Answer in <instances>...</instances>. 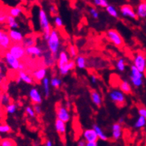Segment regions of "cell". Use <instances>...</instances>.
Segmentation results:
<instances>
[{"mask_svg":"<svg viewBox=\"0 0 146 146\" xmlns=\"http://www.w3.org/2000/svg\"><path fill=\"white\" fill-rule=\"evenodd\" d=\"M47 46L48 51L57 58L61 48V37L57 29H52L50 36L47 40Z\"/></svg>","mask_w":146,"mask_h":146,"instance_id":"cell-1","label":"cell"},{"mask_svg":"<svg viewBox=\"0 0 146 146\" xmlns=\"http://www.w3.org/2000/svg\"><path fill=\"white\" fill-rule=\"evenodd\" d=\"M38 14H39V25H40L41 31H42L43 38H44V40L47 41L50 36V32L52 31L50 21H49L46 11H44L43 8L39 9Z\"/></svg>","mask_w":146,"mask_h":146,"instance_id":"cell-2","label":"cell"},{"mask_svg":"<svg viewBox=\"0 0 146 146\" xmlns=\"http://www.w3.org/2000/svg\"><path fill=\"white\" fill-rule=\"evenodd\" d=\"M143 78H144V73L139 71L134 65H132L130 68L129 74L130 82L131 85H133L136 88L142 87L144 83Z\"/></svg>","mask_w":146,"mask_h":146,"instance_id":"cell-3","label":"cell"},{"mask_svg":"<svg viewBox=\"0 0 146 146\" xmlns=\"http://www.w3.org/2000/svg\"><path fill=\"white\" fill-rule=\"evenodd\" d=\"M108 96L110 100L119 108H122L126 105V96L124 93L119 88H113L109 91Z\"/></svg>","mask_w":146,"mask_h":146,"instance_id":"cell-4","label":"cell"},{"mask_svg":"<svg viewBox=\"0 0 146 146\" xmlns=\"http://www.w3.org/2000/svg\"><path fill=\"white\" fill-rule=\"evenodd\" d=\"M106 38L110 42L117 48H122L124 45V39L119 32L116 29H109L106 32Z\"/></svg>","mask_w":146,"mask_h":146,"instance_id":"cell-5","label":"cell"},{"mask_svg":"<svg viewBox=\"0 0 146 146\" xmlns=\"http://www.w3.org/2000/svg\"><path fill=\"white\" fill-rule=\"evenodd\" d=\"M133 65L139 71L144 73L146 70V55L143 52L139 51L134 55L133 59Z\"/></svg>","mask_w":146,"mask_h":146,"instance_id":"cell-6","label":"cell"},{"mask_svg":"<svg viewBox=\"0 0 146 146\" xmlns=\"http://www.w3.org/2000/svg\"><path fill=\"white\" fill-rule=\"evenodd\" d=\"M8 51L19 60L22 59L26 56L25 48L20 43H14L11 44L8 49Z\"/></svg>","mask_w":146,"mask_h":146,"instance_id":"cell-7","label":"cell"},{"mask_svg":"<svg viewBox=\"0 0 146 146\" xmlns=\"http://www.w3.org/2000/svg\"><path fill=\"white\" fill-rule=\"evenodd\" d=\"M56 119L63 121L64 122L67 123L70 120V113L68 109L63 106L62 104H58L56 108Z\"/></svg>","mask_w":146,"mask_h":146,"instance_id":"cell-8","label":"cell"},{"mask_svg":"<svg viewBox=\"0 0 146 146\" xmlns=\"http://www.w3.org/2000/svg\"><path fill=\"white\" fill-rule=\"evenodd\" d=\"M119 11H120L121 15L123 17L131 19H138L135 10L131 5L125 4V5L121 6Z\"/></svg>","mask_w":146,"mask_h":146,"instance_id":"cell-9","label":"cell"},{"mask_svg":"<svg viewBox=\"0 0 146 146\" xmlns=\"http://www.w3.org/2000/svg\"><path fill=\"white\" fill-rule=\"evenodd\" d=\"M4 59H5L6 64L9 66L10 68L14 70H19V68L21 64L20 60L15 58L12 54H10L9 51H7L5 54Z\"/></svg>","mask_w":146,"mask_h":146,"instance_id":"cell-10","label":"cell"},{"mask_svg":"<svg viewBox=\"0 0 146 146\" xmlns=\"http://www.w3.org/2000/svg\"><path fill=\"white\" fill-rule=\"evenodd\" d=\"M28 96H29L31 102H33V104H39V105H41V103L42 102V96L40 91L37 88L33 87L30 89Z\"/></svg>","mask_w":146,"mask_h":146,"instance_id":"cell-11","label":"cell"},{"mask_svg":"<svg viewBox=\"0 0 146 146\" xmlns=\"http://www.w3.org/2000/svg\"><path fill=\"white\" fill-rule=\"evenodd\" d=\"M122 137V125L114 122L111 126V138L114 141H118Z\"/></svg>","mask_w":146,"mask_h":146,"instance_id":"cell-12","label":"cell"},{"mask_svg":"<svg viewBox=\"0 0 146 146\" xmlns=\"http://www.w3.org/2000/svg\"><path fill=\"white\" fill-rule=\"evenodd\" d=\"M82 139H85L86 143H94V142H97L99 138L96 131L92 128L84 130L82 133Z\"/></svg>","mask_w":146,"mask_h":146,"instance_id":"cell-13","label":"cell"},{"mask_svg":"<svg viewBox=\"0 0 146 146\" xmlns=\"http://www.w3.org/2000/svg\"><path fill=\"white\" fill-rule=\"evenodd\" d=\"M11 40L7 32L0 30V48L4 50H8L11 45Z\"/></svg>","mask_w":146,"mask_h":146,"instance_id":"cell-14","label":"cell"},{"mask_svg":"<svg viewBox=\"0 0 146 146\" xmlns=\"http://www.w3.org/2000/svg\"><path fill=\"white\" fill-rule=\"evenodd\" d=\"M11 42L13 43H21L24 39L25 36L23 33L18 29H10L7 32Z\"/></svg>","mask_w":146,"mask_h":146,"instance_id":"cell-15","label":"cell"},{"mask_svg":"<svg viewBox=\"0 0 146 146\" xmlns=\"http://www.w3.org/2000/svg\"><path fill=\"white\" fill-rule=\"evenodd\" d=\"M70 56L68 55V53L65 50H60L58 54L57 59H56V65H57V68H61L67 63H68L70 61Z\"/></svg>","mask_w":146,"mask_h":146,"instance_id":"cell-16","label":"cell"},{"mask_svg":"<svg viewBox=\"0 0 146 146\" xmlns=\"http://www.w3.org/2000/svg\"><path fill=\"white\" fill-rule=\"evenodd\" d=\"M26 55L30 56L31 57H40L44 54L42 48L37 45H33L31 47L25 48Z\"/></svg>","mask_w":146,"mask_h":146,"instance_id":"cell-17","label":"cell"},{"mask_svg":"<svg viewBox=\"0 0 146 146\" xmlns=\"http://www.w3.org/2000/svg\"><path fill=\"white\" fill-rule=\"evenodd\" d=\"M90 97L92 101L93 104L96 107H101L102 105V98L100 92L96 91V90H91L90 91Z\"/></svg>","mask_w":146,"mask_h":146,"instance_id":"cell-18","label":"cell"},{"mask_svg":"<svg viewBox=\"0 0 146 146\" xmlns=\"http://www.w3.org/2000/svg\"><path fill=\"white\" fill-rule=\"evenodd\" d=\"M75 68H76L75 61L73 60V59H70L68 63H67L66 65L62 67L61 68L58 69V71H59V74L61 76H67L69 74V72L74 70Z\"/></svg>","mask_w":146,"mask_h":146,"instance_id":"cell-19","label":"cell"},{"mask_svg":"<svg viewBox=\"0 0 146 146\" xmlns=\"http://www.w3.org/2000/svg\"><path fill=\"white\" fill-rule=\"evenodd\" d=\"M47 74H48L47 68L43 67L34 70L32 74V77L36 82H42L44 78L47 77Z\"/></svg>","mask_w":146,"mask_h":146,"instance_id":"cell-20","label":"cell"},{"mask_svg":"<svg viewBox=\"0 0 146 146\" xmlns=\"http://www.w3.org/2000/svg\"><path fill=\"white\" fill-rule=\"evenodd\" d=\"M136 13L138 18L146 19V1L142 0L136 7Z\"/></svg>","mask_w":146,"mask_h":146,"instance_id":"cell-21","label":"cell"},{"mask_svg":"<svg viewBox=\"0 0 146 146\" xmlns=\"http://www.w3.org/2000/svg\"><path fill=\"white\" fill-rule=\"evenodd\" d=\"M54 127H55V130L59 136L62 137V136L65 135L67 131V125L65 122L56 119L55 120V123H54Z\"/></svg>","mask_w":146,"mask_h":146,"instance_id":"cell-22","label":"cell"},{"mask_svg":"<svg viewBox=\"0 0 146 146\" xmlns=\"http://www.w3.org/2000/svg\"><path fill=\"white\" fill-rule=\"evenodd\" d=\"M119 89L125 94H131L132 93V85L130 82L126 80H122L119 83Z\"/></svg>","mask_w":146,"mask_h":146,"instance_id":"cell-23","label":"cell"},{"mask_svg":"<svg viewBox=\"0 0 146 146\" xmlns=\"http://www.w3.org/2000/svg\"><path fill=\"white\" fill-rule=\"evenodd\" d=\"M18 76L20 78L21 81L28 84V85H33L34 83L33 78L31 76H30L29 74L25 72V70H19Z\"/></svg>","mask_w":146,"mask_h":146,"instance_id":"cell-24","label":"cell"},{"mask_svg":"<svg viewBox=\"0 0 146 146\" xmlns=\"http://www.w3.org/2000/svg\"><path fill=\"white\" fill-rule=\"evenodd\" d=\"M76 67L80 70H85L87 68V59L82 55H78L75 58Z\"/></svg>","mask_w":146,"mask_h":146,"instance_id":"cell-25","label":"cell"},{"mask_svg":"<svg viewBox=\"0 0 146 146\" xmlns=\"http://www.w3.org/2000/svg\"><path fill=\"white\" fill-rule=\"evenodd\" d=\"M93 128L96 131V134H97V137H98L99 139L102 141H107L108 139V137L107 136L105 131H104L102 128L100 127L99 125L97 124H94L93 125Z\"/></svg>","mask_w":146,"mask_h":146,"instance_id":"cell-26","label":"cell"},{"mask_svg":"<svg viewBox=\"0 0 146 146\" xmlns=\"http://www.w3.org/2000/svg\"><path fill=\"white\" fill-rule=\"evenodd\" d=\"M43 56H44V63L47 66H53L57 59V58L54 56L49 51L44 53Z\"/></svg>","mask_w":146,"mask_h":146,"instance_id":"cell-27","label":"cell"},{"mask_svg":"<svg viewBox=\"0 0 146 146\" xmlns=\"http://www.w3.org/2000/svg\"><path fill=\"white\" fill-rule=\"evenodd\" d=\"M42 89L44 97L45 98H48L50 94V84L49 78H44V80L42 81Z\"/></svg>","mask_w":146,"mask_h":146,"instance_id":"cell-28","label":"cell"},{"mask_svg":"<svg viewBox=\"0 0 146 146\" xmlns=\"http://www.w3.org/2000/svg\"><path fill=\"white\" fill-rule=\"evenodd\" d=\"M6 24L8 26L10 29H18L19 28V25L18 22L17 21L16 18L11 17L8 15L7 17V20H6Z\"/></svg>","mask_w":146,"mask_h":146,"instance_id":"cell-29","label":"cell"},{"mask_svg":"<svg viewBox=\"0 0 146 146\" xmlns=\"http://www.w3.org/2000/svg\"><path fill=\"white\" fill-rule=\"evenodd\" d=\"M7 13L8 15L11 16V17H14V18H17V17H20L21 14L22 13V9L20 7H10L9 9L7 10Z\"/></svg>","mask_w":146,"mask_h":146,"instance_id":"cell-30","label":"cell"},{"mask_svg":"<svg viewBox=\"0 0 146 146\" xmlns=\"http://www.w3.org/2000/svg\"><path fill=\"white\" fill-rule=\"evenodd\" d=\"M106 11L108 13V14L111 16V17L113 18H118L119 16V13L118 11L116 8V7L112 5H108L107 7H106Z\"/></svg>","mask_w":146,"mask_h":146,"instance_id":"cell-31","label":"cell"},{"mask_svg":"<svg viewBox=\"0 0 146 146\" xmlns=\"http://www.w3.org/2000/svg\"><path fill=\"white\" fill-rule=\"evenodd\" d=\"M18 109V106L14 102H11L6 106H5V110L7 114H14Z\"/></svg>","mask_w":146,"mask_h":146,"instance_id":"cell-32","label":"cell"},{"mask_svg":"<svg viewBox=\"0 0 146 146\" xmlns=\"http://www.w3.org/2000/svg\"><path fill=\"white\" fill-rule=\"evenodd\" d=\"M116 68L118 71L122 73L126 69V62L123 58H119L116 62Z\"/></svg>","mask_w":146,"mask_h":146,"instance_id":"cell-33","label":"cell"},{"mask_svg":"<svg viewBox=\"0 0 146 146\" xmlns=\"http://www.w3.org/2000/svg\"><path fill=\"white\" fill-rule=\"evenodd\" d=\"M146 125V119L144 117L139 116V117L137 119L134 124H133V128L136 129H141L143 128Z\"/></svg>","mask_w":146,"mask_h":146,"instance_id":"cell-34","label":"cell"},{"mask_svg":"<svg viewBox=\"0 0 146 146\" xmlns=\"http://www.w3.org/2000/svg\"><path fill=\"white\" fill-rule=\"evenodd\" d=\"M22 45L25 48H28V47H31L36 44V40L33 36H30L25 37L23 41H22Z\"/></svg>","mask_w":146,"mask_h":146,"instance_id":"cell-35","label":"cell"},{"mask_svg":"<svg viewBox=\"0 0 146 146\" xmlns=\"http://www.w3.org/2000/svg\"><path fill=\"white\" fill-rule=\"evenodd\" d=\"M50 87L54 88L55 89H58L61 87L62 84V81L60 78L57 77V76H54L52 77L50 80Z\"/></svg>","mask_w":146,"mask_h":146,"instance_id":"cell-36","label":"cell"},{"mask_svg":"<svg viewBox=\"0 0 146 146\" xmlns=\"http://www.w3.org/2000/svg\"><path fill=\"white\" fill-rule=\"evenodd\" d=\"M68 53L70 58L75 59L78 56V49L74 44H70L68 48Z\"/></svg>","mask_w":146,"mask_h":146,"instance_id":"cell-37","label":"cell"},{"mask_svg":"<svg viewBox=\"0 0 146 146\" xmlns=\"http://www.w3.org/2000/svg\"><path fill=\"white\" fill-rule=\"evenodd\" d=\"M54 23L56 28L57 30L62 29V28H63V26H64V22H63L62 19L59 17V16H58V15L57 16H56V17H54Z\"/></svg>","mask_w":146,"mask_h":146,"instance_id":"cell-38","label":"cell"},{"mask_svg":"<svg viewBox=\"0 0 146 146\" xmlns=\"http://www.w3.org/2000/svg\"><path fill=\"white\" fill-rule=\"evenodd\" d=\"M92 3L96 7H102V8H106L109 5L108 0H92Z\"/></svg>","mask_w":146,"mask_h":146,"instance_id":"cell-39","label":"cell"},{"mask_svg":"<svg viewBox=\"0 0 146 146\" xmlns=\"http://www.w3.org/2000/svg\"><path fill=\"white\" fill-rule=\"evenodd\" d=\"M0 103L2 106H6L11 103V97L7 94H2L0 96Z\"/></svg>","mask_w":146,"mask_h":146,"instance_id":"cell-40","label":"cell"},{"mask_svg":"<svg viewBox=\"0 0 146 146\" xmlns=\"http://www.w3.org/2000/svg\"><path fill=\"white\" fill-rule=\"evenodd\" d=\"M0 146H16V143L11 138H5L0 142Z\"/></svg>","mask_w":146,"mask_h":146,"instance_id":"cell-41","label":"cell"},{"mask_svg":"<svg viewBox=\"0 0 146 146\" xmlns=\"http://www.w3.org/2000/svg\"><path fill=\"white\" fill-rule=\"evenodd\" d=\"M11 131V128L9 125L6 123H0V133L5 134L8 133Z\"/></svg>","mask_w":146,"mask_h":146,"instance_id":"cell-42","label":"cell"},{"mask_svg":"<svg viewBox=\"0 0 146 146\" xmlns=\"http://www.w3.org/2000/svg\"><path fill=\"white\" fill-rule=\"evenodd\" d=\"M25 113L28 117H30V118H35L36 114L35 111H34L33 108L32 106H26L25 108Z\"/></svg>","mask_w":146,"mask_h":146,"instance_id":"cell-43","label":"cell"},{"mask_svg":"<svg viewBox=\"0 0 146 146\" xmlns=\"http://www.w3.org/2000/svg\"><path fill=\"white\" fill-rule=\"evenodd\" d=\"M7 16H8L7 11H5V10L0 9V24L6 23Z\"/></svg>","mask_w":146,"mask_h":146,"instance_id":"cell-44","label":"cell"},{"mask_svg":"<svg viewBox=\"0 0 146 146\" xmlns=\"http://www.w3.org/2000/svg\"><path fill=\"white\" fill-rule=\"evenodd\" d=\"M89 13L91 16L94 19H98L99 17H100V13H99V11L95 8V7H90L89 8Z\"/></svg>","mask_w":146,"mask_h":146,"instance_id":"cell-45","label":"cell"},{"mask_svg":"<svg viewBox=\"0 0 146 146\" xmlns=\"http://www.w3.org/2000/svg\"><path fill=\"white\" fill-rule=\"evenodd\" d=\"M137 111H138L139 116L146 119V107L143 106H139L137 107Z\"/></svg>","mask_w":146,"mask_h":146,"instance_id":"cell-46","label":"cell"},{"mask_svg":"<svg viewBox=\"0 0 146 146\" xmlns=\"http://www.w3.org/2000/svg\"><path fill=\"white\" fill-rule=\"evenodd\" d=\"M33 110L35 111L36 114L40 115L41 113H42V107L39 104H33Z\"/></svg>","mask_w":146,"mask_h":146,"instance_id":"cell-47","label":"cell"},{"mask_svg":"<svg viewBox=\"0 0 146 146\" xmlns=\"http://www.w3.org/2000/svg\"><path fill=\"white\" fill-rule=\"evenodd\" d=\"M49 11H50V15L52 16H54V17H56V16H57L58 14V10L56 6L54 5H52L50 6L49 7Z\"/></svg>","mask_w":146,"mask_h":146,"instance_id":"cell-48","label":"cell"},{"mask_svg":"<svg viewBox=\"0 0 146 146\" xmlns=\"http://www.w3.org/2000/svg\"><path fill=\"white\" fill-rule=\"evenodd\" d=\"M90 80H91V83L94 84V85L97 83V82H98V78L95 74H91V76H90Z\"/></svg>","mask_w":146,"mask_h":146,"instance_id":"cell-49","label":"cell"},{"mask_svg":"<svg viewBox=\"0 0 146 146\" xmlns=\"http://www.w3.org/2000/svg\"><path fill=\"white\" fill-rule=\"evenodd\" d=\"M86 141L84 139H80L77 141V143H76V146H86Z\"/></svg>","mask_w":146,"mask_h":146,"instance_id":"cell-50","label":"cell"},{"mask_svg":"<svg viewBox=\"0 0 146 146\" xmlns=\"http://www.w3.org/2000/svg\"><path fill=\"white\" fill-rule=\"evenodd\" d=\"M86 146H98L97 142H94V143H87Z\"/></svg>","mask_w":146,"mask_h":146,"instance_id":"cell-51","label":"cell"},{"mask_svg":"<svg viewBox=\"0 0 146 146\" xmlns=\"http://www.w3.org/2000/svg\"><path fill=\"white\" fill-rule=\"evenodd\" d=\"M45 146H54L53 145V143L52 141L50 140V139H48L45 143Z\"/></svg>","mask_w":146,"mask_h":146,"instance_id":"cell-52","label":"cell"},{"mask_svg":"<svg viewBox=\"0 0 146 146\" xmlns=\"http://www.w3.org/2000/svg\"><path fill=\"white\" fill-rule=\"evenodd\" d=\"M118 122H119V123H120L121 125L123 124V123H124V122H125L124 117H120V118L119 119H118Z\"/></svg>","mask_w":146,"mask_h":146,"instance_id":"cell-53","label":"cell"},{"mask_svg":"<svg viewBox=\"0 0 146 146\" xmlns=\"http://www.w3.org/2000/svg\"><path fill=\"white\" fill-rule=\"evenodd\" d=\"M2 94V89L0 88V96H1V95Z\"/></svg>","mask_w":146,"mask_h":146,"instance_id":"cell-54","label":"cell"},{"mask_svg":"<svg viewBox=\"0 0 146 146\" xmlns=\"http://www.w3.org/2000/svg\"><path fill=\"white\" fill-rule=\"evenodd\" d=\"M2 76V70H1V68H0V77Z\"/></svg>","mask_w":146,"mask_h":146,"instance_id":"cell-55","label":"cell"},{"mask_svg":"<svg viewBox=\"0 0 146 146\" xmlns=\"http://www.w3.org/2000/svg\"><path fill=\"white\" fill-rule=\"evenodd\" d=\"M144 76L146 78V70H145V72H144Z\"/></svg>","mask_w":146,"mask_h":146,"instance_id":"cell-56","label":"cell"},{"mask_svg":"<svg viewBox=\"0 0 146 146\" xmlns=\"http://www.w3.org/2000/svg\"><path fill=\"white\" fill-rule=\"evenodd\" d=\"M20 1H22V2H26L27 1H28V0H20Z\"/></svg>","mask_w":146,"mask_h":146,"instance_id":"cell-57","label":"cell"},{"mask_svg":"<svg viewBox=\"0 0 146 146\" xmlns=\"http://www.w3.org/2000/svg\"><path fill=\"white\" fill-rule=\"evenodd\" d=\"M1 106H2V105H1V103H0V108H1Z\"/></svg>","mask_w":146,"mask_h":146,"instance_id":"cell-58","label":"cell"}]
</instances>
